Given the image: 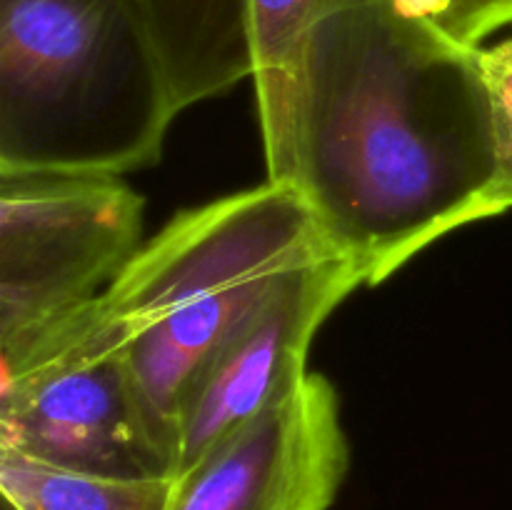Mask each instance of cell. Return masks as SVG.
Returning a JSON list of instances; mask_svg holds the SVG:
<instances>
[{"label":"cell","instance_id":"1","mask_svg":"<svg viewBox=\"0 0 512 510\" xmlns=\"http://www.w3.org/2000/svg\"><path fill=\"white\" fill-rule=\"evenodd\" d=\"M280 183L368 285L488 220L495 138L478 48L385 0H328L305 35Z\"/></svg>","mask_w":512,"mask_h":510},{"label":"cell","instance_id":"2","mask_svg":"<svg viewBox=\"0 0 512 510\" xmlns=\"http://www.w3.org/2000/svg\"><path fill=\"white\" fill-rule=\"evenodd\" d=\"M328 255L340 253L290 183L268 180L183 210L140 245L93 303L18 353L0 355V380L123 353L150 403L175 428L193 380L275 280Z\"/></svg>","mask_w":512,"mask_h":510},{"label":"cell","instance_id":"3","mask_svg":"<svg viewBox=\"0 0 512 510\" xmlns=\"http://www.w3.org/2000/svg\"><path fill=\"white\" fill-rule=\"evenodd\" d=\"M175 115L130 0H0V173L148 168Z\"/></svg>","mask_w":512,"mask_h":510},{"label":"cell","instance_id":"4","mask_svg":"<svg viewBox=\"0 0 512 510\" xmlns=\"http://www.w3.org/2000/svg\"><path fill=\"white\" fill-rule=\"evenodd\" d=\"M143 198L108 173H0V355L93 303L140 250Z\"/></svg>","mask_w":512,"mask_h":510},{"label":"cell","instance_id":"5","mask_svg":"<svg viewBox=\"0 0 512 510\" xmlns=\"http://www.w3.org/2000/svg\"><path fill=\"white\" fill-rule=\"evenodd\" d=\"M0 448L123 480H175V428L123 353L43 365L0 380Z\"/></svg>","mask_w":512,"mask_h":510},{"label":"cell","instance_id":"6","mask_svg":"<svg viewBox=\"0 0 512 510\" xmlns=\"http://www.w3.org/2000/svg\"><path fill=\"white\" fill-rule=\"evenodd\" d=\"M328 0H130L178 113L253 78L268 180L288 163L300 60Z\"/></svg>","mask_w":512,"mask_h":510},{"label":"cell","instance_id":"7","mask_svg":"<svg viewBox=\"0 0 512 510\" xmlns=\"http://www.w3.org/2000/svg\"><path fill=\"white\" fill-rule=\"evenodd\" d=\"M348 470L338 390L308 373L185 468L165 510H330Z\"/></svg>","mask_w":512,"mask_h":510},{"label":"cell","instance_id":"8","mask_svg":"<svg viewBox=\"0 0 512 510\" xmlns=\"http://www.w3.org/2000/svg\"><path fill=\"white\" fill-rule=\"evenodd\" d=\"M360 285H368V275L345 255L310 260L275 280L258 308L215 350L180 403L175 415L178 475L215 440L308 375L305 360L315 333Z\"/></svg>","mask_w":512,"mask_h":510},{"label":"cell","instance_id":"9","mask_svg":"<svg viewBox=\"0 0 512 510\" xmlns=\"http://www.w3.org/2000/svg\"><path fill=\"white\" fill-rule=\"evenodd\" d=\"M173 480H123L38 463L0 448L3 510H165Z\"/></svg>","mask_w":512,"mask_h":510},{"label":"cell","instance_id":"10","mask_svg":"<svg viewBox=\"0 0 512 510\" xmlns=\"http://www.w3.org/2000/svg\"><path fill=\"white\" fill-rule=\"evenodd\" d=\"M413 23L463 48H483L488 35L512 25V0H385Z\"/></svg>","mask_w":512,"mask_h":510},{"label":"cell","instance_id":"11","mask_svg":"<svg viewBox=\"0 0 512 510\" xmlns=\"http://www.w3.org/2000/svg\"><path fill=\"white\" fill-rule=\"evenodd\" d=\"M478 60L493 110L495 185L490 218H495L512 210V35L490 48H478Z\"/></svg>","mask_w":512,"mask_h":510}]
</instances>
